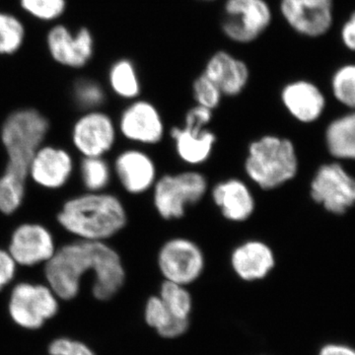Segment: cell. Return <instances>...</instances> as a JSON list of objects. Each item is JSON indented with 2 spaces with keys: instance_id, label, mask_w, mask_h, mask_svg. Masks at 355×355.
Here are the masks:
<instances>
[{
  "instance_id": "32",
  "label": "cell",
  "mask_w": 355,
  "mask_h": 355,
  "mask_svg": "<svg viewBox=\"0 0 355 355\" xmlns=\"http://www.w3.org/2000/svg\"><path fill=\"white\" fill-rule=\"evenodd\" d=\"M50 355H95L93 350L85 343L71 338H55L48 349Z\"/></svg>"
},
{
  "instance_id": "7",
  "label": "cell",
  "mask_w": 355,
  "mask_h": 355,
  "mask_svg": "<svg viewBox=\"0 0 355 355\" xmlns=\"http://www.w3.org/2000/svg\"><path fill=\"white\" fill-rule=\"evenodd\" d=\"M58 297L49 286L21 282L14 286L9 315L14 323L27 330H38L58 314Z\"/></svg>"
},
{
  "instance_id": "19",
  "label": "cell",
  "mask_w": 355,
  "mask_h": 355,
  "mask_svg": "<svg viewBox=\"0 0 355 355\" xmlns=\"http://www.w3.org/2000/svg\"><path fill=\"white\" fill-rule=\"evenodd\" d=\"M231 266L240 279L256 282L265 279L275 266L272 248L260 240H249L233 250Z\"/></svg>"
},
{
  "instance_id": "28",
  "label": "cell",
  "mask_w": 355,
  "mask_h": 355,
  "mask_svg": "<svg viewBox=\"0 0 355 355\" xmlns=\"http://www.w3.org/2000/svg\"><path fill=\"white\" fill-rule=\"evenodd\" d=\"M74 102L83 111H95L106 102V93L94 79L79 78L72 90Z\"/></svg>"
},
{
  "instance_id": "29",
  "label": "cell",
  "mask_w": 355,
  "mask_h": 355,
  "mask_svg": "<svg viewBox=\"0 0 355 355\" xmlns=\"http://www.w3.org/2000/svg\"><path fill=\"white\" fill-rule=\"evenodd\" d=\"M26 14L41 22H55L64 15L67 0H19Z\"/></svg>"
},
{
  "instance_id": "4",
  "label": "cell",
  "mask_w": 355,
  "mask_h": 355,
  "mask_svg": "<svg viewBox=\"0 0 355 355\" xmlns=\"http://www.w3.org/2000/svg\"><path fill=\"white\" fill-rule=\"evenodd\" d=\"M244 168L247 176L259 188L275 190L297 175L295 146L286 137L263 135L250 144Z\"/></svg>"
},
{
  "instance_id": "11",
  "label": "cell",
  "mask_w": 355,
  "mask_h": 355,
  "mask_svg": "<svg viewBox=\"0 0 355 355\" xmlns=\"http://www.w3.org/2000/svg\"><path fill=\"white\" fill-rule=\"evenodd\" d=\"M46 44L53 62L69 69H83L94 57L95 39L87 27L73 32L64 24L53 25Z\"/></svg>"
},
{
  "instance_id": "8",
  "label": "cell",
  "mask_w": 355,
  "mask_h": 355,
  "mask_svg": "<svg viewBox=\"0 0 355 355\" xmlns=\"http://www.w3.org/2000/svg\"><path fill=\"white\" fill-rule=\"evenodd\" d=\"M157 263L165 280L186 286L200 279L205 270V258L197 243L176 237L159 249Z\"/></svg>"
},
{
  "instance_id": "18",
  "label": "cell",
  "mask_w": 355,
  "mask_h": 355,
  "mask_svg": "<svg viewBox=\"0 0 355 355\" xmlns=\"http://www.w3.org/2000/svg\"><path fill=\"white\" fill-rule=\"evenodd\" d=\"M202 73L216 83L222 94L227 97L241 94L250 80V69L246 62L228 51L212 53Z\"/></svg>"
},
{
  "instance_id": "1",
  "label": "cell",
  "mask_w": 355,
  "mask_h": 355,
  "mask_svg": "<svg viewBox=\"0 0 355 355\" xmlns=\"http://www.w3.org/2000/svg\"><path fill=\"white\" fill-rule=\"evenodd\" d=\"M94 272L93 295L98 300L114 297L125 284V272L118 252L106 242L78 240L57 250L44 265L48 286L58 299L71 300L80 291L81 279Z\"/></svg>"
},
{
  "instance_id": "26",
  "label": "cell",
  "mask_w": 355,
  "mask_h": 355,
  "mask_svg": "<svg viewBox=\"0 0 355 355\" xmlns=\"http://www.w3.org/2000/svg\"><path fill=\"white\" fill-rule=\"evenodd\" d=\"M331 88L336 101L355 111V62L343 64L334 72Z\"/></svg>"
},
{
  "instance_id": "22",
  "label": "cell",
  "mask_w": 355,
  "mask_h": 355,
  "mask_svg": "<svg viewBox=\"0 0 355 355\" xmlns=\"http://www.w3.org/2000/svg\"><path fill=\"white\" fill-rule=\"evenodd\" d=\"M324 139L334 157L355 160V111L331 121L327 128Z\"/></svg>"
},
{
  "instance_id": "15",
  "label": "cell",
  "mask_w": 355,
  "mask_h": 355,
  "mask_svg": "<svg viewBox=\"0 0 355 355\" xmlns=\"http://www.w3.org/2000/svg\"><path fill=\"white\" fill-rule=\"evenodd\" d=\"M73 167V159L65 149L41 146L32 159L29 176L42 188L57 190L69 182Z\"/></svg>"
},
{
  "instance_id": "12",
  "label": "cell",
  "mask_w": 355,
  "mask_h": 355,
  "mask_svg": "<svg viewBox=\"0 0 355 355\" xmlns=\"http://www.w3.org/2000/svg\"><path fill=\"white\" fill-rule=\"evenodd\" d=\"M116 137L111 116L99 110L86 112L72 130V141L84 157H103L113 148Z\"/></svg>"
},
{
  "instance_id": "27",
  "label": "cell",
  "mask_w": 355,
  "mask_h": 355,
  "mask_svg": "<svg viewBox=\"0 0 355 355\" xmlns=\"http://www.w3.org/2000/svg\"><path fill=\"white\" fill-rule=\"evenodd\" d=\"M159 297L173 316L189 319L193 307V301L190 292L187 291L184 286L165 280L161 286Z\"/></svg>"
},
{
  "instance_id": "34",
  "label": "cell",
  "mask_w": 355,
  "mask_h": 355,
  "mask_svg": "<svg viewBox=\"0 0 355 355\" xmlns=\"http://www.w3.org/2000/svg\"><path fill=\"white\" fill-rule=\"evenodd\" d=\"M17 263L8 251L0 249V291L8 286L15 277Z\"/></svg>"
},
{
  "instance_id": "24",
  "label": "cell",
  "mask_w": 355,
  "mask_h": 355,
  "mask_svg": "<svg viewBox=\"0 0 355 355\" xmlns=\"http://www.w3.org/2000/svg\"><path fill=\"white\" fill-rule=\"evenodd\" d=\"M26 28L12 13L0 11V55H13L22 49Z\"/></svg>"
},
{
  "instance_id": "21",
  "label": "cell",
  "mask_w": 355,
  "mask_h": 355,
  "mask_svg": "<svg viewBox=\"0 0 355 355\" xmlns=\"http://www.w3.org/2000/svg\"><path fill=\"white\" fill-rule=\"evenodd\" d=\"M179 158L189 165H200L211 155L216 137L207 128H173L170 132Z\"/></svg>"
},
{
  "instance_id": "31",
  "label": "cell",
  "mask_w": 355,
  "mask_h": 355,
  "mask_svg": "<svg viewBox=\"0 0 355 355\" xmlns=\"http://www.w3.org/2000/svg\"><path fill=\"white\" fill-rule=\"evenodd\" d=\"M146 321L149 326L158 331L159 335L174 321L176 316H173L169 310L159 296H153L147 300L146 306Z\"/></svg>"
},
{
  "instance_id": "20",
  "label": "cell",
  "mask_w": 355,
  "mask_h": 355,
  "mask_svg": "<svg viewBox=\"0 0 355 355\" xmlns=\"http://www.w3.org/2000/svg\"><path fill=\"white\" fill-rule=\"evenodd\" d=\"M211 198L222 216L229 221H246L256 209L253 193L244 181L237 178L216 184L212 189Z\"/></svg>"
},
{
  "instance_id": "10",
  "label": "cell",
  "mask_w": 355,
  "mask_h": 355,
  "mask_svg": "<svg viewBox=\"0 0 355 355\" xmlns=\"http://www.w3.org/2000/svg\"><path fill=\"white\" fill-rule=\"evenodd\" d=\"M311 197L334 214H343L355 205V179L338 164L322 165L311 182Z\"/></svg>"
},
{
  "instance_id": "25",
  "label": "cell",
  "mask_w": 355,
  "mask_h": 355,
  "mask_svg": "<svg viewBox=\"0 0 355 355\" xmlns=\"http://www.w3.org/2000/svg\"><path fill=\"white\" fill-rule=\"evenodd\" d=\"M80 172L84 187L91 193L104 191L111 181V168L103 157H84Z\"/></svg>"
},
{
  "instance_id": "33",
  "label": "cell",
  "mask_w": 355,
  "mask_h": 355,
  "mask_svg": "<svg viewBox=\"0 0 355 355\" xmlns=\"http://www.w3.org/2000/svg\"><path fill=\"white\" fill-rule=\"evenodd\" d=\"M212 110L205 107L197 106L189 110L184 116V125L186 127L205 128L212 120Z\"/></svg>"
},
{
  "instance_id": "37",
  "label": "cell",
  "mask_w": 355,
  "mask_h": 355,
  "mask_svg": "<svg viewBox=\"0 0 355 355\" xmlns=\"http://www.w3.org/2000/svg\"><path fill=\"white\" fill-rule=\"evenodd\" d=\"M202 1L211 2V1H216V0H202Z\"/></svg>"
},
{
  "instance_id": "6",
  "label": "cell",
  "mask_w": 355,
  "mask_h": 355,
  "mask_svg": "<svg viewBox=\"0 0 355 355\" xmlns=\"http://www.w3.org/2000/svg\"><path fill=\"white\" fill-rule=\"evenodd\" d=\"M272 20V8L266 0H225L221 31L232 43L249 44L270 29Z\"/></svg>"
},
{
  "instance_id": "3",
  "label": "cell",
  "mask_w": 355,
  "mask_h": 355,
  "mask_svg": "<svg viewBox=\"0 0 355 355\" xmlns=\"http://www.w3.org/2000/svg\"><path fill=\"white\" fill-rule=\"evenodd\" d=\"M48 130V120L37 110H17L7 116L1 128L2 144L8 155L4 177L26 184L32 159Z\"/></svg>"
},
{
  "instance_id": "23",
  "label": "cell",
  "mask_w": 355,
  "mask_h": 355,
  "mask_svg": "<svg viewBox=\"0 0 355 355\" xmlns=\"http://www.w3.org/2000/svg\"><path fill=\"white\" fill-rule=\"evenodd\" d=\"M108 83L112 91L125 100H137L141 92V83L137 67L128 58H120L111 65Z\"/></svg>"
},
{
  "instance_id": "13",
  "label": "cell",
  "mask_w": 355,
  "mask_h": 355,
  "mask_svg": "<svg viewBox=\"0 0 355 355\" xmlns=\"http://www.w3.org/2000/svg\"><path fill=\"white\" fill-rule=\"evenodd\" d=\"M8 252L17 265L33 266L48 263L57 248L48 228L41 224L24 223L13 231Z\"/></svg>"
},
{
  "instance_id": "30",
  "label": "cell",
  "mask_w": 355,
  "mask_h": 355,
  "mask_svg": "<svg viewBox=\"0 0 355 355\" xmlns=\"http://www.w3.org/2000/svg\"><path fill=\"white\" fill-rule=\"evenodd\" d=\"M193 94L197 105L212 111L220 105L223 97L220 89L203 73L193 81Z\"/></svg>"
},
{
  "instance_id": "17",
  "label": "cell",
  "mask_w": 355,
  "mask_h": 355,
  "mask_svg": "<svg viewBox=\"0 0 355 355\" xmlns=\"http://www.w3.org/2000/svg\"><path fill=\"white\" fill-rule=\"evenodd\" d=\"M280 99L291 116L303 123L319 120L326 109V97L321 89L305 79L286 84L280 92Z\"/></svg>"
},
{
  "instance_id": "35",
  "label": "cell",
  "mask_w": 355,
  "mask_h": 355,
  "mask_svg": "<svg viewBox=\"0 0 355 355\" xmlns=\"http://www.w3.org/2000/svg\"><path fill=\"white\" fill-rule=\"evenodd\" d=\"M340 40L347 50L355 53V10L343 23L340 29Z\"/></svg>"
},
{
  "instance_id": "9",
  "label": "cell",
  "mask_w": 355,
  "mask_h": 355,
  "mask_svg": "<svg viewBox=\"0 0 355 355\" xmlns=\"http://www.w3.org/2000/svg\"><path fill=\"white\" fill-rule=\"evenodd\" d=\"M279 9L292 31L305 38L324 37L335 22L334 0H279Z\"/></svg>"
},
{
  "instance_id": "2",
  "label": "cell",
  "mask_w": 355,
  "mask_h": 355,
  "mask_svg": "<svg viewBox=\"0 0 355 355\" xmlns=\"http://www.w3.org/2000/svg\"><path fill=\"white\" fill-rule=\"evenodd\" d=\"M58 221L80 240L105 242L125 228L128 214L116 196L89 191L67 200L58 212Z\"/></svg>"
},
{
  "instance_id": "14",
  "label": "cell",
  "mask_w": 355,
  "mask_h": 355,
  "mask_svg": "<svg viewBox=\"0 0 355 355\" xmlns=\"http://www.w3.org/2000/svg\"><path fill=\"white\" fill-rule=\"evenodd\" d=\"M119 127L125 139L146 146L157 144L164 137L160 112L146 100H133L121 113Z\"/></svg>"
},
{
  "instance_id": "5",
  "label": "cell",
  "mask_w": 355,
  "mask_h": 355,
  "mask_svg": "<svg viewBox=\"0 0 355 355\" xmlns=\"http://www.w3.org/2000/svg\"><path fill=\"white\" fill-rule=\"evenodd\" d=\"M153 189L156 211L165 220H173L182 218L189 205L202 200L209 184L202 173L184 171L159 178Z\"/></svg>"
},
{
  "instance_id": "16",
  "label": "cell",
  "mask_w": 355,
  "mask_h": 355,
  "mask_svg": "<svg viewBox=\"0 0 355 355\" xmlns=\"http://www.w3.org/2000/svg\"><path fill=\"white\" fill-rule=\"evenodd\" d=\"M114 169L123 188L132 195L146 193L157 181L153 159L139 149H128L119 154Z\"/></svg>"
},
{
  "instance_id": "36",
  "label": "cell",
  "mask_w": 355,
  "mask_h": 355,
  "mask_svg": "<svg viewBox=\"0 0 355 355\" xmlns=\"http://www.w3.org/2000/svg\"><path fill=\"white\" fill-rule=\"evenodd\" d=\"M319 355H355V349L347 345L331 343L322 347Z\"/></svg>"
}]
</instances>
